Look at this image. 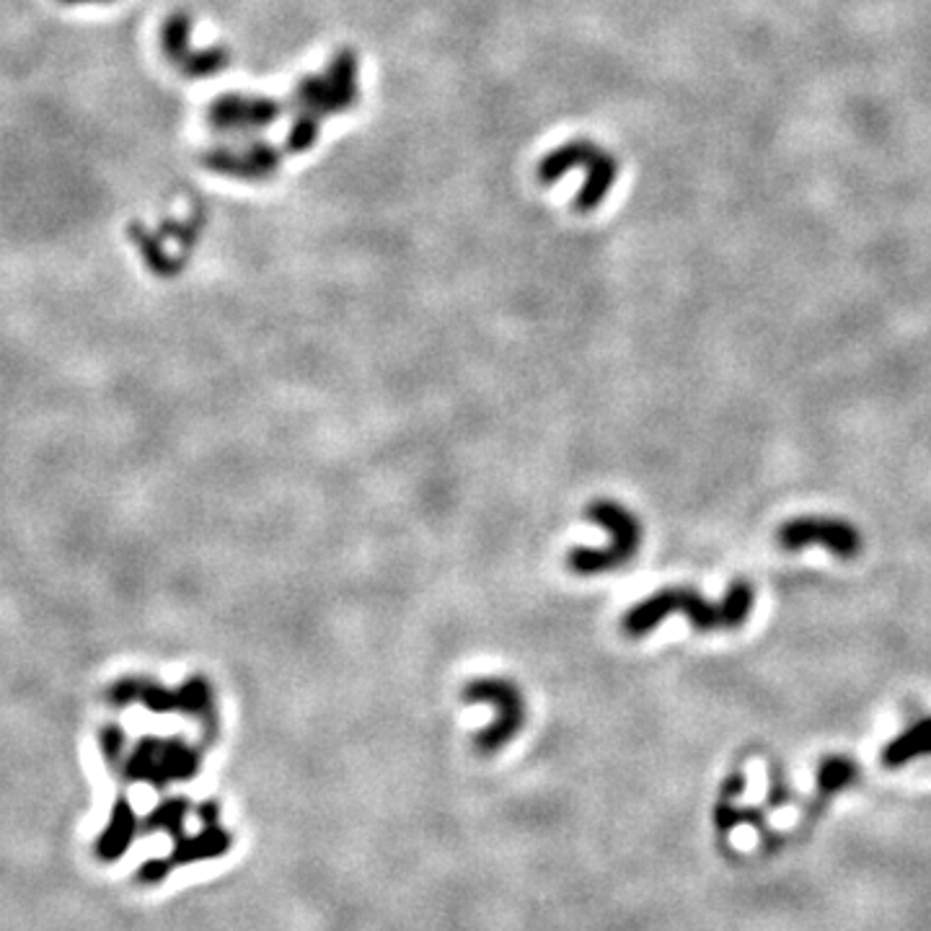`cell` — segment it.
Listing matches in <instances>:
<instances>
[{
  "instance_id": "obj_8",
  "label": "cell",
  "mask_w": 931,
  "mask_h": 931,
  "mask_svg": "<svg viewBox=\"0 0 931 931\" xmlns=\"http://www.w3.org/2000/svg\"><path fill=\"white\" fill-rule=\"evenodd\" d=\"M857 781V764L843 756H828L817 766V787L823 794H836Z\"/></svg>"
},
{
  "instance_id": "obj_9",
  "label": "cell",
  "mask_w": 931,
  "mask_h": 931,
  "mask_svg": "<svg viewBox=\"0 0 931 931\" xmlns=\"http://www.w3.org/2000/svg\"><path fill=\"white\" fill-rule=\"evenodd\" d=\"M741 821H753V815L741 813V810H735L730 805L717 807V826H720V830H730L732 826H735V823H741Z\"/></svg>"
},
{
  "instance_id": "obj_2",
  "label": "cell",
  "mask_w": 931,
  "mask_h": 931,
  "mask_svg": "<svg viewBox=\"0 0 931 931\" xmlns=\"http://www.w3.org/2000/svg\"><path fill=\"white\" fill-rule=\"evenodd\" d=\"M587 517L610 533V544L606 549H572L567 554L570 570L574 574H598L627 565L642 544V525L637 517L627 508L608 500L590 504Z\"/></svg>"
},
{
  "instance_id": "obj_4",
  "label": "cell",
  "mask_w": 931,
  "mask_h": 931,
  "mask_svg": "<svg viewBox=\"0 0 931 931\" xmlns=\"http://www.w3.org/2000/svg\"><path fill=\"white\" fill-rule=\"evenodd\" d=\"M464 699L487 701L497 712V720L492 728L479 735V745L485 750L500 748V745L508 743L510 737L523 728V717H525L523 696L513 684H508V680H494V678L472 680V684L464 688Z\"/></svg>"
},
{
  "instance_id": "obj_7",
  "label": "cell",
  "mask_w": 931,
  "mask_h": 931,
  "mask_svg": "<svg viewBox=\"0 0 931 931\" xmlns=\"http://www.w3.org/2000/svg\"><path fill=\"white\" fill-rule=\"evenodd\" d=\"M135 836V815L127 802H119L115 815H112L109 828L104 830L102 838L96 843V857L106 859V862H115L127 851Z\"/></svg>"
},
{
  "instance_id": "obj_1",
  "label": "cell",
  "mask_w": 931,
  "mask_h": 931,
  "mask_svg": "<svg viewBox=\"0 0 931 931\" xmlns=\"http://www.w3.org/2000/svg\"><path fill=\"white\" fill-rule=\"evenodd\" d=\"M756 593L753 585L745 580H735L724 593L722 603H709L701 598L691 587H667L650 598L637 603L624 618V631L629 637H642L652 631L660 621H665L671 614H686L691 618L694 629L714 631V629H737L748 621Z\"/></svg>"
},
{
  "instance_id": "obj_11",
  "label": "cell",
  "mask_w": 931,
  "mask_h": 931,
  "mask_svg": "<svg viewBox=\"0 0 931 931\" xmlns=\"http://www.w3.org/2000/svg\"><path fill=\"white\" fill-rule=\"evenodd\" d=\"M60 3H66V5H104V3H115V0H60Z\"/></svg>"
},
{
  "instance_id": "obj_5",
  "label": "cell",
  "mask_w": 931,
  "mask_h": 931,
  "mask_svg": "<svg viewBox=\"0 0 931 931\" xmlns=\"http://www.w3.org/2000/svg\"><path fill=\"white\" fill-rule=\"evenodd\" d=\"M187 42H189V19L172 16L166 21V24H163L161 45H163V53H166V58L172 60L176 68L184 70V73H189V75L212 73V70L218 68L216 55H212V53L195 55Z\"/></svg>"
},
{
  "instance_id": "obj_6",
  "label": "cell",
  "mask_w": 931,
  "mask_h": 931,
  "mask_svg": "<svg viewBox=\"0 0 931 931\" xmlns=\"http://www.w3.org/2000/svg\"><path fill=\"white\" fill-rule=\"evenodd\" d=\"M923 756H931V717H923L885 745L883 766L885 769H900V766Z\"/></svg>"
},
{
  "instance_id": "obj_3",
  "label": "cell",
  "mask_w": 931,
  "mask_h": 931,
  "mask_svg": "<svg viewBox=\"0 0 931 931\" xmlns=\"http://www.w3.org/2000/svg\"><path fill=\"white\" fill-rule=\"evenodd\" d=\"M781 549L800 551L805 546H823L841 559H854L862 551V533L857 525L836 517H794L777 533Z\"/></svg>"
},
{
  "instance_id": "obj_10",
  "label": "cell",
  "mask_w": 931,
  "mask_h": 931,
  "mask_svg": "<svg viewBox=\"0 0 931 931\" xmlns=\"http://www.w3.org/2000/svg\"><path fill=\"white\" fill-rule=\"evenodd\" d=\"M743 787H745V779L743 777H732L728 781V784L722 787V794H728V798H732V794H741Z\"/></svg>"
}]
</instances>
